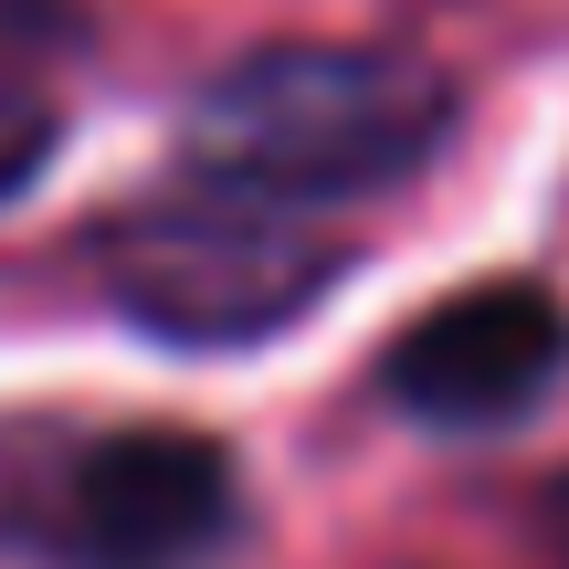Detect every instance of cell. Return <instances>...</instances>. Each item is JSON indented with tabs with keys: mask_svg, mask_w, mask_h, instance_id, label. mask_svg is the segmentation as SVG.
Instances as JSON below:
<instances>
[{
	"mask_svg": "<svg viewBox=\"0 0 569 569\" xmlns=\"http://www.w3.org/2000/svg\"><path fill=\"white\" fill-rule=\"evenodd\" d=\"M453 127V84L401 42H253L190 96L180 159L190 190L253 211H306L390 190Z\"/></svg>",
	"mask_w": 569,
	"mask_h": 569,
	"instance_id": "6da1fadb",
	"label": "cell"
},
{
	"mask_svg": "<svg viewBox=\"0 0 569 569\" xmlns=\"http://www.w3.org/2000/svg\"><path fill=\"white\" fill-rule=\"evenodd\" d=\"M338 274V253L306 243L296 211H253L222 190H169V201L127 211L106 243V284L148 338L180 348H232L264 338L296 306H317V284Z\"/></svg>",
	"mask_w": 569,
	"mask_h": 569,
	"instance_id": "7a4b0ae2",
	"label": "cell"
},
{
	"mask_svg": "<svg viewBox=\"0 0 569 569\" xmlns=\"http://www.w3.org/2000/svg\"><path fill=\"white\" fill-rule=\"evenodd\" d=\"M559 380H569V296H549L538 274L465 284L380 348L390 411H411L422 432H507Z\"/></svg>",
	"mask_w": 569,
	"mask_h": 569,
	"instance_id": "277c9868",
	"label": "cell"
},
{
	"mask_svg": "<svg viewBox=\"0 0 569 569\" xmlns=\"http://www.w3.org/2000/svg\"><path fill=\"white\" fill-rule=\"evenodd\" d=\"M21 528L63 569H180L222 549L232 528V453L211 432H169V422L84 432L74 453H53Z\"/></svg>",
	"mask_w": 569,
	"mask_h": 569,
	"instance_id": "3957f363",
	"label": "cell"
},
{
	"mask_svg": "<svg viewBox=\"0 0 569 569\" xmlns=\"http://www.w3.org/2000/svg\"><path fill=\"white\" fill-rule=\"evenodd\" d=\"M53 106L32 96V84L21 74H0V201H11V190H32L42 180V159H53Z\"/></svg>",
	"mask_w": 569,
	"mask_h": 569,
	"instance_id": "5b68a950",
	"label": "cell"
},
{
	"mask_svg": "<svg viewBox=\"0 0 569 569\" xmlns=\"http://www.w3.org/2000/svg\"><path fill=\"white\" fill-rule=\"evenodd\" d=\"M0 32H74V0H0Z\"/></svg>",
	"mask_w": 569,
	"mask_h": 569,
	"instance_id": "8992f818",
	"label": "cell"
}]
</instances>
